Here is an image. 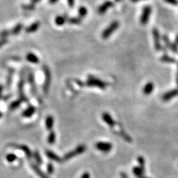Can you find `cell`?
Wrapping results in <instances>:
<instances>
[{"instance_id": "c3c4849f", "label": "cell", "mask_w": 178, "mask_h": 178, "mask_svg": "<svg viewBox=\"0 0 178 178\" xmlns=\"http://www.w3.org/2000/svg\"><path fill=\"white\" fill-rule=\"evenodd\" d=\"M177 68H178V62H177Z\"/></svg>"}, {"instance_id": "f6af8a7d", "label": "cell", "mask_w": 178, "mask_h": 178, "mask_svg": "<svg viewBox=\"0 0 178 178\" xmlns=\"http://www.w3.org/2000/svg\"><path fill=\"white\" fill-rule=\"evenodd\" d=\"M176 82H177V87H178V72H177V75H176Z\"/></svg>"}, {"instance_id": "b9f144b4", "label": "cell", "mask_w": 178, "mask_h": 178, "mask_svg": "<svg viewBox=\"0 0 178 178\" xmlns=\"http://www.w3.org/2000/svg\"><path fill=\"white\" fill-rule=\"evenodd\" d=\"M57 1H58V0H50V3L51 4H55V3H56Z\"/></svg>"}, {"instance_id": "e575fe53", "label": "cell", "mask_w": 178, "mask_h": 178, "mask_svg": "<svg viewBox=\"0 0 178 178\" xmlns=\"http://www.w3.org/2000/svg\"><path fill=\"white\" fill-rule=\"evenodd\" d=\"M22 7L24 9L25 11H33L34 9V5L30 4L28 5H22Z\"/></svg>"}, {"instance_id": "52a82bcc", "label": "cell", "mask_w": 178, "mask_h": 178, "mask_svg": "<svg viewBox=\"0 0 178 178\" xmlns=\"http://www.w3.org/2000/svg\"><path fill=\"white\" fill-rule=\"evenodd\" d=\"M28 82H29V83H30V87H31V90H32V93L33 94V95L37 98V99L38 100L39 102H41V99L40 98L39 96L38 95V94H37L36 82H35V80H34V74L33 73H28Z\"/></svg>"}, {"instance_id": "7dc6e473", "label": "cell", "mask_w": 178, "mask_h": 178, "mask_svg": "<svg viewBox=\"0 0 178 178\" xmlns=\"http://www.w3.org/2000/svg\"><path fill=\"white\" fill-rule=\"evenodd\" d=\"M1 116H2V114L1 112H0V117H1Z\"/></svg>"}, {"instance_id": "d6a6232c", "label": "cell", "mask_w": 178, "mask_h": 178, "mask_svg": "<svg viewBox=\"0 0 178 178\" xmlns=\"http://www.w3.org/2000/svg\"><path fill=\"white\" fill-rule=\"evenodd\" d=\"M6 159L9 162H12L17 159V156L14 154H9L7 155Z\"/></svg>"}, {"instance_id": "8d00e7d4", "label": "cell", "mask_w": 178, "mask_h": 178, "mask_svg": "<svg viewBox=\"0 0 178 178\" xmlns=\"http://www.w3.org/2000/svg\"><path fill=\"white\" fill-rule=\"evenodd\" d=\"M164 1L168 4L174 5V6H176L178 5V0H164Z\"/></svg>"}, {"instance_id": "cb8c5ba5", "label": "cell", "mask_w": 178, "mask_h": 178, "mask_svg": "<svg viewBox=\"0 0 178 178\" xmlns=\"http://www.w3.org/2000/svg\"><path fill=\"white\" fill-rule=\"evenodd\" d=\"M56 133L53 131H51L50 134H49L48 137V144L50 145H53L56 142Z\"/></svg>"}, {"instance_id": "ac0fdd59", "label": "cell", "mask_w": 178, "mask_h": 178, "mask_svg": "<svg viewBox=\"0 0 178 178\" xmlns=\"http://www.w3.org/2000/svg\"><path fill=\"white\" fill-rule=\"evenodd\" d=\"M35 111H36V108H34V106H30L27 109H26L23 112H22V116H24L25 117H30L34 113H35Z\"/></svg>"}, {"instance_id": "836d02e7", "label": "cell", "mask_w": 178, "mask_h": 178, "mask_svg": "<svg viewBox=\"0 0 178 178\" xmlns=\"http://www.w3.org/2000/svg\"><path fill=\"white\" fill-rule=\"evenodd\" d=\"M9 34H11V30H3L1 32H0V38H6Z\"/></svg>"}, {"instance_id": "e0dca14e", "label": "cell", "mask_w": 178, "mask_h": 178, "mask_svg": "<svg viewBox=\"0 0 178 178\" xmlns=\"http://www.w3.org/2000/svg\"><path fill=\"white\" fill-rule=\"evenodd\" d=\"M133 172L135 176L137 178H149L145 176L143 173H145L144 171H143L139 166H135L133 168Z\"/></svg>"}, {"instance_id": "9c48e42d", "label": "cell", "mask_w": 178, "mask_h": 178, "mask_svg": "<svg viewBox=\"0 0 178 178\" xmlns=\"http://www.w3.org/2000/svg\"><path fill=\"white\" fill-rule=\"evenodd\" d=\"M177 96H178V88L172 89L171 90L168 91L167 93L164 94V95L162 96V100L164 102H168L169 100H170L171 99Z\"/></svg>"}, {"instance_id": "7402d4cb", "label": "cell", "mask_w": 178, "mask_h": 178, "mask_svg": "<svg viewBox=\"0 0 178 178\" xmlns=\"http://www.w3.org/2000/svg\"><path fill=\"white\" fill-rule=\"evenodd\" d=\"M160 60H161L162 62L168 63V64H174V63L176 62V60L175 59L174 57H170L168 55H166V54H164V55H163L161 57Z\"/></svg>"}, {"instance_id": "7c38bea8", "label": "cell", "mask_w": 178, "mask_h": 178, "mask_svg": "<svg viewBox=\"0 0 178 178\" xmlns=\"http://www.w3.org/2000/svg\"><path fill=\"white\" fill-rule=\"evenodd\" d=\"M41 26V22L40 21H36L33 22V24H31L29 27H28L25 29V32L27 33H35L36 30H38V28Z\"/></svg>"}, {"instance_id": "6da1fadb", "label": "cell", "mask_w": 178, "mask_h": 178, "mask_svg": "<svg viewBox=\"0 0 178 178\" xmlns=\"http://www.w3.org/2000/svg\"><path fill=\"white\" fill-rule=\"evenodd\" d=\"M83 85L87 86V87H98L101 89H105L107 87V85H106V82L93 76H89L87 82L85 84L83 83Z\"/></svg>"}, {"instance_id": "9a60e30c", "label": "cell", "mask_w": 178, "mask_h": 178, "mask_svg": "<svg viewBox=\"0 0 178 178\" xmlns=\"http://www.w3.org/2000/svg\"><path fill=\"white\" fill-rule=\"evenodd\" d=\"M31 168H33V170L35 171V173L41 178H49V177L46 176L37 165L34 164H31Z\"/></svg>"}, {"instance_id": "1f68e13d", "label": "cell", "mask_w": 178, "mask_h": 178, "mask_svg": "<svg viewBox=\"0 0 178 178\" xmlns=\"http://www.w3.org/2000/svg\"><path fill=\"white\" fill-rule=\"evenodd\" d=\"M34 158H35V160L36 162H37V164L39 165H41L42 164V158L41 156V154H40L39 152L36 151L34 153Z\"/></svg>"}, {"instance_id": "4316f807", "label": "cell", "mask_w": 178, "mask_h": 178, "mask_svg": "<svg viewBox=\"0 0 178 178\" xmlns=\"http://www.w3.org/2000/svg\"><path fill=\"white\" fill-rule=\"evenodd\" d=\"M170 50L173 51L174 53H177L178 51V34L176 36L173 43H171Z\"/></svg>"}, {"instance_id": "2e32d148", "label": "cell", "mask_w": 178, "mask_h": 178, "mask_svg": "<svg viewBox=\"0 0 178 178\" xmlns=\"http://www.w3.org/2000/svg\"><path fill=\"white\" fill-rule=\"evenodd\" d=\"M46 156L49 158L54 160V161L57 162H62V159L61 158L57 156L56 153H54V152L51 151H47L46 152Z\"/></svg>"}, {"instance_id": "ab89813d", "label": "cell", "mask_w": 178, "mask_h": 178, "mask_svg": "<svg viewBox=\"0 0 178 178\" xmlns=\"http://www.w3.org/2000/svg\"><path fill=\"white\" fill-rule=\"evenodd\" d=\"M67 3H68L69 6L70 7H73L75 4V0H67Z\"/></svg>"}, {"instance_id": "44dd1931", "label": "cell", "mask_w": 178, "mask_h": 178, "mask_svg": "<svg viewBox=\"0 0 178 178\" xmlns=\"http://www.w3.org/2000/svg\"><path fill=\"white\" fill-rule=\"evenodd\" d=\"M19 148L24 152V153L26 154V156H27V158H28L30 159L31 158H32V156H33L32 152H31V151L30 150V148H28L27 146L24 145H20L19 146Z\"/></svg>"}, {"instance_id": "7bdbcfd3", "label": "cell", "mask_w": 178, "mask_h": 178, "mask_svg": "<svg viewBox=\"0 0 178 178\" xmlns=\"http://www.w3.org/2000/svg\"><path fill=\"white\" fill-rule=\"evenodd\" d=\"M2 90H3V87H2L1 85H0V97H1V96Z\"/></svg>"}, {"instance_id": "4dcf8cb0", "label": "cell", "mask_w": 178, "mask_h": 178, "mask_svg": "<svg viewBox=\"0 0 178 178\" xmlns=\"http://www.w3.org/2000/svg\"><path fill=\"white\" fill-rule=\"evenodd\" d=\"M119 134L120 136H121L122 138H123V139H124L125 140H126V141H127V142H131L132 141V139H131V138L130 137V136L128 135L123 130H121L120 131H119Z\"/></svg>"}, {"instance_id": "ee69618b", "label": "cell", "mask_w": 178, "mask_h": 178, "mask_svg": "<svg viewBox=\"0 0 178 178\" xmlns=\"http://www.w3.org/2000/svg\"><path fill=\"white\" fill-rule=\"evenodd\" d=\"M140 1H143V0H131V1L133 2V3H137V2H139Z\"/></svg>"}, {"instance_id": "277c9868", "label": "cell", "mask_w": 178, "mask_h": 178, "mask_svg": "<svg viewBox=\"0 0 178 178\" xmlns=\"http://www.w3.org/2000/svg\"><path fill=\"white\" fill-rule=\"evenodd\" d=\"M85 151H86V146L83 145H81L77 146L75 149H74V150L69 152V153L66 154L64 156V158L63 159H64V160H65V161H67V160H70L75 156H78V155L82 154Z\"/></svg>"}, {"instance_id": "f1b7e54d", "label": "cell", "mask_w": 178, "mask_h": 178, "mask_svg": "<svg viewBox=\"0 0 178 178\" xmlns=\"http://www.w3.org/2000/svg\"><path fill=\"white\" fill-rule=\"evenodd\" d=\"M22 102V100L21 98H19V100H15V101L13 102L10 104V106H9L10 110H15V109L19 107V106L21 105Z\"/></svg>"}, {"instance_id": "d4e9b609", "label": "cell", "mask_w": 178, "mask_h": 178, "mask_svg": "<svg viewBox=\"0 0 178 178\" xmlns=\"http://www.w3.org/2000/svg\"><path fill=\"white\" fill-rule=\"evenodd\" d=\"M67 21L71 25H79L81 23L82 19L80 17H71L69 19H67Z\"/></svg>"}, {"instance_id": "60d3db41", "label": "cell", "mask_w": 178, "mask_h": 178, "mask_svg": "<svg viewBox=\"0 0 178 178\" xmlns=\"http://www.w3.org/2000/svg\"><path fill=\"white\" fill-rule=\"evenodd\" d=\"M41 0H31L30 1V4H32L33 5H35L36 4H37V3L39 2Z\"/></svg>"}, {"instance_id": "4fadbf2b", "label": "cell", "mask_w": 178, "mask_h": 178, "mask_svg": "<svg viewBox=\"0 0 178 178\" xmlns=\"http://www.w3.org/2000/svg\"><path fill=\"white\" fill-rule=\"evenodd\" d=\"M154 90V84L152 82H148L146 83L143 89V93L145 95H149L151 94Z\"/></svg>"}, {"instance_id": "ffe728a7", "label": "cell", "mask_w": 178, "mask_h": 178, "mask_svg": "<svg viewBox=\"0 0 178 178\" xmlns=\"http://www.w3.org/2000/svg\"><path fill=\"white\" fill-rule=\"evenodd\" d=\"M54 117L51 116H48L47 117L46 119V129L48 131L51 130V129H52L54 125Z\"/></svg>"}, {"instance_id": "7a4b0ae2", "label": "cell", "mask_w": 178, "mask_h": 178, "mask_svg": "<svg viewBox=\"0 0 178 178\" xmlns=\"http://www.w3.org/2000/svg\"><path fill=\"white\" fill-rule=\"evenodd\" d=\"M119 27V22L117 21H113L106 29L103 31L102 34V37L103 39H108L111 34H112Z\"/></svg>"}, {"instance_id": "3957f363", "label": "cell", "mask_w": 178, "mask_h": 178, "mask_svg": "<svg viewBox=\"0 0 178 178\" xmlns=\"http://www.w3.org/2000/svg\"><path fill=\"white\" fill-rule=\"evenodd\" d=\"M42 69L45 75V81L44 83V86H43V91H44V93L47 94L51 84V73H50V69H49V67L47 65H43Z\"/></svg>"}, {"instance_id": "74e56055", "label": "cell", "mask_w": 178, "mask_h": 178, "mask_svg": "<svg viewBox=\"0 0 178 178\" xmlns=\"http://www.w3.org/2000/svg\"><path fill=\"white\" fill-rule=\"evenodd\" d=\"M7 42H8V40L6 38L0 39V48H1L3 46H4L5 44H7Z\"/></svg>"}, {"instance_id": "f546056e", "label": "cell", "mask_w": 178, "mask_h": 178, "mask_svg": "<svg viewBox=\"0 0 178 178\" xmlns=\"http://www.w3.org/2000/svg\"><path fill=\"white\" fill-rule=\"evenodd\" d=\"M137 161L139 164V168L141 169L142 170L145 171V158L143 156H139L137 158Z\"/></svg>"}, {"instance_id": "484cf974", "label": "cell", "mask_w": 178, "mask_h": 178, "mask_svg": "<svg viewBox=\"0 0 178 178\" xmlns=\"http://www.w3.org/2000/svg\"><path fill=\"white\" fill-rule=\"evenodd\" d=\"M162 41L164 43V46L165 48L166 49H170L171 48V42L170 41V38H169V37L166 35V34H164V35H163L162 36Z\"/></svg>"}, {"instance_id": "d6986e66", "label": "cell", "mask_w": 178, "mask_h": 178, "mask_svg": "<svg viewBox=\"0 0 178 178\" xmlns=\"http://www.w3.org/2000/svg\"><path fill=\"white\" fill-rule=\"evenodd\" d=\"M67 21V18L64 15L57 16L55 19V22L57 26L64 25Z\"/></svg>"}, {"instance_id": "bcb514c9", "label": "cell", "mask_w": 178, "mask_h": 178, "mask_svg": "<svg viewBox=\"0 0 178 178\" xmlns=\"http://www.w3.org/2000/svg\"><path fill=\"white\" fill-rule=\"evenodd\" d=\"M115 1H117V2H119V1H121V0H115Z\"/></svg>"}, {"instance_id": "5bb4252c", "label": "cell", "mask_w": 178, "mask_h": 178, "mask_svg": "<svg viewBox=\"0 0 178 178\" xmlns=\"http://www.w3.org/2000/svg\"><path fill=\"white\" fill-rule=\"evenodd\" d=\"M26 59H27V61H28L30 63H33V64H37L40 62L39 58L37 57L35 54H34L33 53H28L26 56Z\"/></svg>"}, {"instance_id": "d590c367", "label": "cell", "mask_w": 178, "mask_h": 178, "mask_svg": "<svg viewBox=\"0 0 178 178\" xmlns=\"http://www.w3.org/2000/svg\"><path fill=\"white\" fill-rule=\"evenodd\" d=\"M47 171L49 174H51L54 171V166L51 163H49L47 166Z\"/></svg>"}, {"instance_id": "83f0119b", "label": "cell", "mask_w": 178, "mask_h": 178, "mask_svg": "<svg viewBox=\"0 0 178 178\" xmlns=\"http://www.w3.org/2000/svg\"><path fill=\"white\" fill-rule=\"evenodd\" d=\"M87 13H88L87 9L85 7L81 6L79 7V11H78V13H79V16L80 18H81V19L84 18V17L87 15Z\"/></svg>"}, {"instance_id": "30bf717a", "label": "cell", "mask_w": 178, "mask_h": 178, "mask_svg": "<svg viewBox=\"0 0 178 178\" xmlns=\"http://www.w3.org/2000/svg\"><path fill=\"white\" fill-rule=\"evenodd\" d=\"M102 117L103 120H104V122L106 123H107L110 127H113L114 126L116 125V122L114 121V119L111 117V116L107 112L103 113Z\"/></svg>"}, {"instance_id": "8fae6325", "label": "cell", "mask_w": 178, "mask_h": 178, "mask_svg": "<svg viewBox=\"0 0 178 178\" xmlns=\"http://www.w3.org/2000/svg\"><path fill=\"white\" fill-rule=\"evenodd\" d=\"M114 5V4L112 1H106L98 7V13L100 14H104L107 11V10L109 8L113 7Z\"/></svg>"}, {"instance_id": "603a6c76", "label": "cell", "mask_w": 178, "mask_h": 178, "mask_svg": "<svg viewBox=\"0 0 178 178\" xmlns=\"http://www.w3.org/2000/svg\"><path fill=\"white\" fill-rule=\"evenodd\" d=\"M22 27H23V25L22 24H17L15 27L11 30V34H13V35H17V34H19L20 32H21V30L22 29Z\"/></svg>"}, {"instance_id": "5b68a950", "label": "cell", "mask_w": 178, "mask_h": 178, "mask_svg": "<svg viewBox=\"0 0 178 178\" xmlns=\"http://www.w3.org/2000/svg\"><path fill=\"white\" fill-rule=\"evenodd\" d=\"M152 13V7L150 5H146L143 9L141 16L140 18V22L142 25H145L148 23Z\"/></svg>"}, {"instance_id": "f35d334b", "label": "cell", "mask_w": 178, "mask_h": 178, "mask_svg": "<svg viewBox=\"0 0 178 178\" xmlns=\"http://www.w3.org/2000/svg\"><path fill=\"white\" fill-rule=\"evenodd\" d=\"M81 178H90V175L88 172H85V173L82 175Z\"/></svg>"}, {"instance_id": "8992f818", "label": "cell", "mask_w": 178, "mask_h": 178, "mask_svg": "<svg viewBox=\"0 0 178 178\" xmlns=\"http://www.w3.org/2000/svg\"><path fill=\"white\" fill-rule=\"evenodd\" d=\"M153 36L155 49H156L157 51H160L163 50L161 42V36H160L159 30L156 28H153Z\"/></svg>"}, {"instance_id": "ba28073f", "label": "cell", "mask_w": 178, "mask_h": 178, "mask_svg": "<svg viewBox=\"0 0 178 178\" xmlns=\"http://www.w3.org/2000/svg\"><path fill=\"white\" fill-rule=\"evenodd\" d=\"M95 146L98 150L104 153H108L112 149L113 145L108 142H98L96 143Z\"/></svg>"}]
</instances>
